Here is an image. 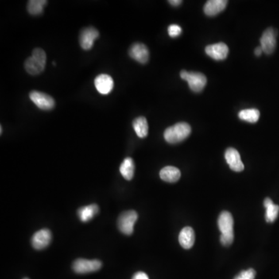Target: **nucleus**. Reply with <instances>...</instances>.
Segmentation results:
<instances>
[{
	"instance_id": "dca6fc26",
	"label": "nucleus",
	"mask_w": 279,
	"mask_h": 279,
	"mask_svg": "<svg viewBox=\"0 0 279 279\" xmlns=\"http://www.w3.org/2000/svg\"><path fill=\"white\" fill-rule=\"evenodd\" d=\"M195 232L190 226H186L180 232L179 237L181 246L185 249L192 248L195 243Z\"/></svg>"
},
{
	"instance_id": "6e6552de",
	"label": "nucleus",
	"mask_w": 279,
	"mask_h": 279,
	"mask_svg": "<svg viewBox=\"0 0 279 279\" xmlns=\"http://www.w3.org/2000/svg\"><path fill=\"white\" fill-rule=\"evenodd\" d=\"M277 32L272 28H268L261 37V47L267 55H272L276 48Z\"/></svg>"
},
{
	"instance_id": "6ab92c4d",
	"label": "nucleus",
	"mask_w": 279,
	"mask_h": 279,
	"mask_svg": "<svg viewBox=\"0 0 279 279\" xmlns=\"http://www.w3.org/2000/svg\"><path fill=\"white\" fill-rule=\"evenodd\" d=\"M99 212V207L96 204H92L84 206L78 210V216L82 222L91 220Z\"/></svg>"
},
{
	"instance_id": "f257e3e1",
	"label": "nucleus",
	"mask_w": 279,
	"mask_h": 279,
	"mask_svg": "<svg viewBox=\"0 0 279 279\" xmlns=\"http://www.w3.org/2000/svg\"><path fill=\"white\" fill-rule=\"evenodd\" d=\"M218 226L221 232L220 242L224 246H230L234 239V219L227 211L221 213L218 219Z\"/></svg>"
},
{
	"instance_id": "4468645a",
	"label": "nucleus",
	"mask_w": 279,
	"mask_h": 279,
	"mask_svg": "<svg viewBox=\"0 0 279 279\" xmlns=\"http://www.w3.org/2000/svg\"><path fill=\"white\" fill-rule=\"evenodd\" d=\"M95 86L97 91L100 94L108 95L113 90L114 82L111 76L106 74H102L95 78Z\"/></svg>"
},
{
	"instance_id": "423d86ee",
	"label": "nucleus",
	"mask_w": 279,
	"mask_h": 279,
	"mask_svg": "<svg viewBox=\"0 0 279 279\" xmlns=\"http://www.w3.org/2000/svg\"><path fill=\"white\" fill-rule=\"evenodd\" d=\"M30 99L40 110H51L55 108V99L46 93L33 90L30 93Z\"/></svg>"
},
{
	"instance_id": "412c9836",
	"label": "nucleus",
	"mask_w": 279,
	"mask_h": 279,
	"mask_svg": "<svg viewBox=\"0 0 279 279\" xmlns=\"http://www.w3.org/2000/svg\"><path fill=\"white\" fill-rule=\"evenodd\" d=\"M133 127L140 138H144L148 134V124L147 119L139 117L133 121Z\"/></svg>"
},
{
	"instance_id": "1a4fd4ad",
	"label": "nucleus",
	"mask_w": 279,
	"mask_h": 279,
	"mask_svg": "<svg viewBox=\"0 0 279 279\" xmlns=\"http://www.w3.org/2000/svg\"><path fill=\"white\" fill-rule=\"evenodd\" d=\"M99 31L93 27L82 30L79 36V43L82 49L86 51L91 49L95 40L99 37Z\"/></svg>"
},
{
	"instance_id": "b1692460",
	"label": "nucleus",
	"mask_w": 279,
	"mask_h": 279,
	"mask_svg": "<svg viewBox=\"0 0 279 279\" xmlns=\"http://www.w3.org/2000/svg\"><path fill=\"white\" fill-rule=\"evenodd\" d=\"M256 276V272L254 269L250 268L248 270L242 271L239 274V276H236L234 279H254Z\"/></svg>"
},
{
	"instance_id": "a211bd4d",
	"label": "nucleus",
	"mask_w": 279,
	"mask_h": 279,
	"mask_svg": "<svg viewBox=\"0 0 279 279\" xmlns=\"http://www.w3.org/2000/svg\"><path fill=\"white\" fill-rule=\"evenodd\" d=\"M264 206L266 208L265 219L268 223H273L279 216V206L274 204L270 198H266L264 201Z\"/></svg>"
},
{
	"instance_id": "393cba45",
	"label": "nucleus",
	"mask_w": 279,
	"mask_h": 279,
	"mask_svg": "<svg viewBox=\"0 0 279 279\" xmlns=\"http://www.w3.org/2000/svg\"><path fill=\"white\" fill-rule=\"evenodd\" d=\"M168 34L171 37H177L182 33V28L177 24H172L168 28Z\"/></svg>"
},
{
	"instance_id": "f8f14e48",
	"label": "nucleus",
	"mask_w": 279,
	"mask_h": 279,
	"mask_svg": "<svg viewBox=\"0 0 279 279\" xmlns=\"http://www.w3.org/2000/svg\"><path fill=\"white\" fill-rule=\"evenodd\" d=\"M51 231L48 229H42L36 232L32 237V245L37 250H42L50 245L51 241Z\"/></svg>"
},
{
	"instance_id": "ddd939ff",
	"label": "nucleus",
	"mask_w": 279,
	"mask_h": 279,
	"mask_svg": "<svg viewBox=\"0 0 279 279\" xmlns=\"http://www.w3.org/2000/svg\"><path fill=\"white\" fill-rule=\"evenodd\" d=\"M129 55L141 64H146L149 60V51L147 46L141 43L133 44L129 50Z\"/></svg>"
},
{
	"instance_id": "bb28decb",
	"label": "nucleus",
	"mask_w": 279,
	"mask_h": 279,
	"mask_svg": "<svg viewBox=\"0 0 279 279\" xmlns=\"http://www.w3.org/2000/svg\"><path fill=\"white\" fill-rule=\"evenodd\" d=\"M168 2H169L172 6H178L182 4L183 1H181V0H170V1H168Z\"/></svg>"
},
{
	"instance_id": "39448f33",
	"label": "nucleus",
	"mask_w": 279,
	"mask_h": 279,
	"mask_svg": "<svg viewBox=\"0 0 279 279\" xmlns=\"http://www.w3.org/2000/svg\"><path fill=\"white\" fill-rule=\"evenodd\" d=\"M138 215L133 210L124 212L121 214L118 219L119 230L125 235H131L133 232V226L137 220Z\"/></svg>"
},
{
	"instance_id": "c756f323",
	"label": "nucleus",
	"mask_w": 279,
	"mask_h": 279,
	"mask_svg": "<svg viewBox=\"0 0 279 279\" xmlns=\"http://www.w3.org/2000/svg\"></svg>"
},
{
	"instance_id": "f03ea898",
	"label": "nucleus",
	"mask_w": 279,
	"mask_h": 279,
	"mask_svg": "<svg viewBox=\"0 0 279 279\" xmlns=\"http://www.w3.org/2000/svg\"><path fill=\"white\" fill-rule=\"evenodd\" d=\"M47 55L41 48H35L32 55L24 63L26 71L31 75H37L42 73L45 68Z\"/></svg>"
},
{
	"instance_id": "cd10ccee",
	"label": "nucleus",
	"mask_w": 279,
	"mask_h": 279,
	"mask_svg": "<svg viewBox=\"0 0 279 279\" xmlns=\"http://www.w3.org/2000/svg\"><path fill=\"white\" fill-rule=\"evenodd\" d=\"M263 52H264V51H263L261 47H257V48H256L255 51H254V53H255L256 56H261V55L263 53Z\"/></svg>"
},
{
	"instance_id": "20e7f679",
	"label": "nucleus",
	"mask_w": 279,
	"mask_h": 279,
	"mask_svg": "<svg viewBox=\"0 0 279 279\" xmlns=\"http://www.w3.org/2000/svg\"><path fill=\"white\" fill-rule=\"evenodd\" d=\"M180 76L183 80L188 82L190 89L195 93H200L207 83L206 77L200 72L182 71Z\"/></svg>"
},
{
	"instance_id": "7ed1b4c3",
	"label": "nucleus",
	"mask_w": 279,
	"mask_h": 279,
	"mask_svg": "<svg viewBox=\"0 0 279 279\" xmlns=\"http://www.w3.org/2000/svg\"><path fill=\"white\" fill-rule=\"evenodd\" d=\"M192 131L191 126L187 123H178L174 126L167 128L164 133L165 141L169 144H178L186 140Z\"/></svg>"
},
{
	"instance_id": "a878e982",
	"label": "nucleus",
	"mask_w": 279,
	"mask_h": 279,
	"mask_svg": "<svg viewBox=\"0 0 279 279\" xmlns=\"http://www.w3.org/2000/svg\"><path fill=\"white\" fill-rule=\"evenodd\" d=\"M132 279H149V278H148V275L144 272H139L133 276Z\"/></svg>"
},
{
	"instance_id": "f3484780",
	"label": "nucleus",
	"mask_w": 279,
	"mask_h": 279,
	"mask_svg": "<svg viewBox=\"0 0 279 279\" xmlns=\"http://www.w3.org/2000/svg\"><path fill=\"white\" fill-rule=\"evenodd\" d=\"M160 177L166 183H176L181 177L180 170L173 166L164 167L160 172Z\"/></svg>"
},
{
	"instance_id": "9b49d317",
	"label": "nucleus",
	"mask_w": 279,
	"mask_h": 279,
	"mask_svg": "<svg viewBox=\"0 0 279 279\" xmlns=\"http://www.w3.org/2000/svg\"><path fill=\"white\" fill-rule=\"evenodd\" d=\"M225 158L230 169L233 170L234 172H242L243 170L245 169L244 163L241 161V155L234 148H230L226 150Z\"/></svg>"
},
{
	"instance_id": "4be33fe9",
	"label": "nucleus",
	"mask_w": 279,
	"mask_h": 279,
	"mask_svg": "<svg viewBox=\"0 0 279 279\" xmlns=\"http://www.w3.org/2000/svg\"><path fill=\"white\" fill-rule=\"evenodd\" d=\"M47 3L48 1L45 0H30L28 2V13L33 16H38L43 13Z\"/></svg>"
},
{
	"instance_id": "aec40b11",
	"label": "nucleus",
	"mask_w": 279,
	"mask_h": 279,
	"mask_svg": "<svg viewBox=\"0 0 279 279\" xmlns=\"http://www.w3.org/2000/svg\"><path fill=\"white\" fill-rule=\"evenodd\" d=\"M134 162L131 157H126L124 159L120 167V172L124 179L131 180L134 175Z\"/></svg>"
},
{
	"instance_id": "9d476101",
	"label": "nucleus",
	"mask_w": 279,
	"mask_h": 279,
	"mask_svg": "<svg viewBox=\"0 0 279 279\" xmlns=\"http://www.w3.org/2000/svg\"><path fill=\"white\" fill-rule=\"evenodd\" d=\"M205 51L206 55L214 60L221 61L224 60L228 56L229 48L224 43H217L207 46Z\"/></svg>"
},
{
	"instance_id": "2eb2a0df",
	"label": "nucleus",
	"mask_w": 279,
	"mask_h": 279,
	"mask_svg": "<svg viewBox=\"0 0 279 279\" xmlns=\"http://www.w3.org/2000/svg\"><path fill=\"white\" fill-rule=\"evenodd\" d=\"M228 2L226 0H210L204 6V13L210 17H214L223 12Z\"/></svg>"
},
{
	"instance_id": "0eeeda50",
	"label": "nucleus",
	"mask_w": 279,
	"mask_h": 279,
	"mask_svg": "<svg viewBox=\"0 0 279 279\" xmlns=\"http://www.w3.org/2000/svg\"><path fill=\"white\" fill-rule=\"evenodd\" d=\"M102 267V262L99 260H87L79 258L73 263L72 268L78 274H87L97 272Z\"/></svg>"
},
{
	"instance_id": "c85d7f7f",
	"label": "nucleus",
	"mask_w": 279,
	"mask_h": 279,
	"mask_svg": "<svg viewBox=\"0 0 279 279\" xmlns=\"http://www.w3.org/2000/svg\"><path fill=\"white\" fill-rule=\"evenodd\" d=\"M0 127H1V134H2V126H0Z\"/></svg>"
},
{
	"instance_id": "5701e85b",
	"label": "nucleus",
	"mask_w": 279,
	"mask_h": 279,
	"mask_svg": "<svg viewBox=\"0 0 279 279\" xmlns=\"http://www.w3.org/2000/svg\"><path fill=\"white\" fill-rule=\"evenodd\" d=\"M238 117L242 121L248 123H256L260 118V112L257 109H248L240 112Z\"/></svg>"
}]
</instances>
